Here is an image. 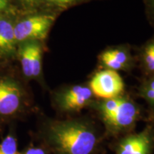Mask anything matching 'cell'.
Masks as SVG:
<instances>
[{"label":"cell","instance_id":"9a60e30c","mask_svg":"<svg viewBox=\"0 0 154 154\" xmlns=\"http://www.w3.org/2000/svg\"><path fill=\"white\" fill-rule=\"evenodd\" d=\"M19 154H50L48 150L42 146V144H38V146L34 145L31 143L29 145L26 146L24 150L19 152Z\"/></svg>","mask_w":154,"mask_h":154},{"label":"cell","instance_id":"277c9868","mask_svg":"<svg viewBox=\"0 0 154 154\" xmlns=\"http://www.w3.org/2000/svg\"><path fill=\"white\" fill-rule=\"evenodd\" d=\"M88 84L66 85L51 92L52 107L61 115H74L91 107L96 101Z\"/></svg>","mask_w":154,"mask_h":154},{"label":"cell","instance_id":"5bb4252c","mask_svg":"<svg viewBox=\"0 0 154 154\" xmlns=\"http://www.w3.org/2000/svg\"><path fill=\"white\" fill-rule=\"evenodd\" d=\"M42 0H12L13 5L18 11H27L38 9Z\"/></svg>","mask_w":154,"mask_h":154},{"label":"cell","instance_id":"3957f363","mask_svg":"<svg viewBox=\"0 0 154 154\" xmlns=\"http://www.w3.org/2000/svg\"><path fill=\"white\" fill-rule=\"evenodd\" d=\"M59 15L38 9L18 11L14 24V34L18 44L28 41L45 43L50 31Z\"/></svg>","mask_w":154,"mask_h":154},{"label":"cell","instance_id":"ac0fdd59","mask_svg":"<svg viewBox=\"0 0 154 154\" xmlns=\"http://www.w3.org/2000/svg\"><path fill=\"white\" fill-rule=\"evenodd\" d=\"M141 84H143L146 87L151 88V89L154 90V77L149 79H145L141 80Z\"/></svg>","mask_w":154,"mask_h":154},{"label":"cell","instance_id":"8992f818","mask_svg":"<svg viewBox=\"0 0 154 154\" xmlns=\"http://www.w3.org/2000/svg\"><path fill=\"white\" fill-rule=\"evenodd\" d=\"M45 43L38 41L24 42L17 46V59L25 82L35 81L45 87L43 76V56Z\"/></svg>","mask_w":154,"mask_h":154},{"label":"cell","instance_id":"9c48e42d","mask_svg":"<svg viewBox=\"0 0 154 154\" xmlns=\"http://www.w3.org/2000/svg\"><path fill=\"white\" fill-rule=\"evenodd\" d=\"M98 63L99 69L130 72L137 66V60L128 44H119L101 51L98 56Z\"/></svg>","mask_w":154,"mask_h":154},{"label":"cell","instance_id":"7a4b0ae2","mask_svg":"<svg viewBox=\"0 0 154 154\" xmlns=\"http://www.w3.org/2000/svg\"><path fill=\"white\" fill-rule=\"evenodd\" d=\"M34 101L24 80L11 73L0 74V132L7 125L34 111Z\"/></svg>","mask_w":154,"mask_h":154},{"label":"cell","instance_id":"e0dca14e","mask_svg":"<svg viewBox=\"0 0 154 154\" xmlns=\"http://www.w3.org/2000/svg\"><path fill=\"white\" fill-rule=\"evenodd\" d=\"M13 10L17 9L13 5L12 0H0V14Z\"/></svg>","mask_w":154,"mask_h":154},{"label":"cell","instance_id":"5b68a950","mask_svg":"<svg viewBox=\"0 0 154 154\" xmlns=\"http://www.w3.org/2000/svg\"><path fill=\"white\" fill-rule=\"evenodd\" d=\"M143 119L141 106L127 94H123L116 111L103 123L105 134L113 137L122 136L132 132L138 121Z\"/></svg>","mask_w":154,"mask_h":154},{"label":"cell","instance_id":"ba28073f","mask_svg":"<svg viewBox=\"0 0 154 154\" xmlns=\"http://www.w3.org/2000/svg\"><path fill=\"white\" fill-rule=\"evenodd\" d=\"M96 99H108L124 94L125 84L119 72L106 69H99L88 83Z\"/></svg>","mask_w":154,"mask_h":154},{"label":"cell","instance_id":"6da1fadb","mask_svg":"<svg viewBox=\"0 0 154 154\" xmlns=\"http://www.w3.org/2000/svg\"><path fill=\"white\" fill-rule=\"evenodd\" d=\"M103 134L87 117L55 119L42 117L36 138L50 154H97Z\"/></svg>","mask_w":154,"mask_h":154},{"label":"cell","instance_id":"30bf717a","mask_svg":"<svg viewBox=\"0 0 154 154\" xmlns=\"http://www.w3.org/2000/svg\"><path fill=\"white\" fill-rule=\"evenodd\" d=\"M17 10L0 14V61L10 62L17 59V43L14 24Z\"/></svg>","mask_w":154,"mask_h":154},{"label":"cell","instance_id":"2e32d148","mask_svg":"<svg viewBox=\"0 0 154 154\" xmlns=\"http://www.w3.org/2000/svg\"><path fill=\"white\" fill-rule=\"evenodd\" d=\"M143 4L146 18L154 29V0H143Z\"/></svg>","mask_w":154,"mask_h":154},{"label":"cell","instance_id":"8fae6325","mask_svg":"<svg viewBox=\"0 0 154 154\" xmlns=\"http://www.w3.org/2000/svg\"><path fill=\"white\" fill-rule=\"evenodd\" d=\"M136 57L142 79L154 77V35L139 48Z\"/></svg>","mask_w":154,"mask_h":154},{"label":"cell","instance_id":"52a82bcc","mask_svg":"<svg viewBox=\"0 0 154 154\" xmlns=\"http://www.w3.org/2000/svg\"><path fill=\"white\" fill-rule=\"evenodd\" d=\"M114 154H153L154 121H148L141 131L120 136L113 146Z\"/></svg>","mask_w":154,"mask_h":154},{"label":"cell","instance_id":"7c38bea8","mask_svg":"<svg viewBox=\"0 0 154 154\" xmlns=\"http://www.w3.org/2000/svg\"><path fill=\"white\" fill-rule=\"evenodd\" d=\"M91 1L92 0H42L38 9L60 15L63 11L69 9Z\"/></svg>","mask_w":154,"mask_h":154},{"label":"cell","instance_id":"4fadbf2b","mask_svg":"<svg viewBox=\"0 0 154 154\" xmlns=\"http://www.w3.org/2000/svg\"><path fill=\"white\" fill-rule=\"evenodd\" d=\"M11 125L9 126L8 134L0 142V154H19L16 131Z\"/></svg>","mask_w":154,"mask_h":154}]
</instances>
